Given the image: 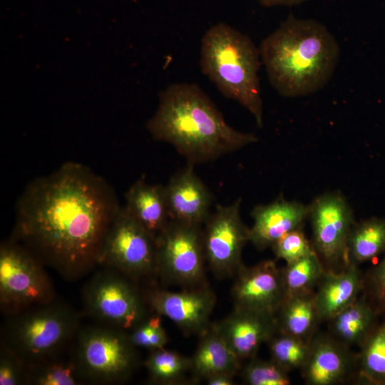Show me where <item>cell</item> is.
Listing matches in <instances>:
<instances>
[{"mask_svg":"<svg viewBox=\"0 0 385 385\" xmlns=\"http://www.w3.org/2000/svg\"><path fill=\"white\" fill-rule=\"evenodd\" d=\"M138 285L123 274L103 267L83 289L86 314L99 324L129 332L151 313Z\"/></svg>","mask_w":385,"mask_h":385,"instance_id":"cell-8","label":"cell"},{"mask_svg":"<svg viewBox=\"0 0 385 385\" xmlns=\"http://www.w3.org/2000/svg\"><path fill=\"white\" fill-rule=\"evenodd\" d=\"M241 376L248 385H288L291 384L289 371L274 360L252 358L241 368Z\"/></svg>","mask_w":385,"mask_h":385,"instance_id":"cell-30","label":"cell"},{"mask_svg":"<svg viewBox=\"0 0 385 385\" xmlns=\"http://www.w3.org/2000/svg\"><path fill=\"white\" fill-rule=\"evenodd\" d=\"M275 318L278 331L310 342L321 322L314 291L285 297Z\"/></svg>","mask_w":385,"mask_h":385,"instance_id":"cell-23","label":"cell"},{"mask_svg":"<svg viewBox=\"0 0 385 385\" xmlns=\"http://www.w3.org/2000/svg\"><path fill=\"white\" fill-rule=\"evenodd\" d=\"M1 342L27 364L66 351L81 328V317L56 299L6 317Z\"/></svg>","mask_w":385,"mask_h":385,"instance_id":"cell-5","label":"cell"},{"mask_svg":"<svg viewBox=\"0 0 385 385\" xmlns=\"http://www.w3.org/2000/svg\"><path fill=\"white\" fill-rule=\"evenodd\" d=\"M356 354L331 335L316 334L310 342L302 376L309 385H334L354 378Z\"/></svg>","mask_w":385,"mask_h":385,"instance_id":"cell-15","label":"cell"},{"mask_svg":"<svg viewBox=\"0 0 385 385\" xmlns=\"http://www.w3.org/2000/svg\"><path fill=\"white\" fill-rule=\"evenodd\" d=\"M144 366L149 381L155 384H181L191 374L190 358L165 348L150 351Z\"/></svg>","mask_w":385,"mask_h":385,"instance_id":"cell-27","label":"cell"},{"mask_svg":"<svg viewBox=\"0 0 385 385\" xmlns=\"http://www.w3.org/2000/svg\"><path fill=\"white\" fill-rule=\"evenodd\" d=\"M379 317L362 293L328 321L330 335L349 347L360 346L378 324Z\"/></svg>","mask_w":385,"mask_h":385,"instance_id":"cell-22","label":"cell"},{"mask_svg":"<svg viewBox=\"0 0 385 385\" xmlns=\"http://www.w3.org/2000/svg\"><path fill=\"white\" fill-rule=\"evenodd\" d=\"M359 348L355 381L385 385V320L378 322Z\"/></svg>","mask_w":385,"mask_h":385,"instance_id":"cell-26","label":"cell"},{"mask_svg":"<svg viewBox=\"0 0 385 385\" xmlns=\"http://www.w3.org/2000/svg\"><path fill=\"white\" fill-rule=\"evenodd\" d=\"M147 128L155 140L172 145L193 165L258 140L254 133L228 125L201 88L189 83L171 84L160 93L157 111Z\"/></svg>","mask_w":385,"mask_h":385,"instance_id":"cell-2","label":"cell"},{"mask_svg":"<svg viewBox=\"0 0 385 385\" xmlns=\"http://www.w3.org/2000/svg\"><path fill=\"white\" fill-rule=\"evenodd\" d=\"M125 211L155 238L170 220L165 186L141 178L125 195Z\"/></svg>","mask_w":385,"mask_h":385,"instance_id":"cell-20","label":"cell"},{"mask_svg":"<svg viewBox=\"0 0 385 385\" xmlns=\"http://www.w3.org/2000/svg\"><path fill=\"white\" fill-rule=\"evenodd\" d=\"M270 83L285 98L314 93L332 79L340 47L327 26L292 13L259 47Z\"/></svg>","mask_w":385,"mask_h":385,"instance_id":"cell-3","label":"cell"},{"mask_svg":"<svg viewBox=\"0 0 385 385\" xmlns=\"http://www.w3.org/2000/svg\"><path fill=\"white\" fill-rule=\"evenodd\" d=\"M362 293L379 316L385 315V255L364 277Z\"/></svg>","mask_w":385,"mask_h":385,"instance_id":"cell-34","label":"cell"},{"mask_svg":"<svg viewBox=\"0 0 385 385\" xmlns=\"http://www.w3.org/2000/svg\"><path fill=\"white\" fill-rule=\"evenodd\" d=\"M326 268L316 251L282 269L285 297L314 291Z\"/></svg>","mask_w":385,"mask_h":385,"instance_id":"cell-28","label":"cell"},{"mask_svg":"<svg viewBox=\"0 0 385 385\" xmlns=\"http://www.w3.org/2000/svg\"><path fill=\"white\" fill-rule=\"evenodd\" d=\"M364 277L359 266L348 264L339 271L326 269L315 293L321 321H329L362 293Z\"/></svg>","mask_w":385,"mask_h":385,"instance_id":"cell-19","label":"cell"},{"mask_svg":"<svg viewBox=\"0 0 385 385\" xmlns=\"http://www.w3.org/2000/svg\"><path fill=\"white\" fill-rule=\"evenodd\" d=\"M267 344L271 359L289 372L302 369L310 348V342L278 330Z\"/></svg>","mask_w":385,"mask_h":385,"instance_id":"cell-29","label":"cell"},{"mask_svg":"<svg viewBox=\"0 0 385 385\" xmlns=\"http://www.w3.org/2000/svg\"><path fill=\"white\" fill-rule=\"evenodd\" d=\"M161 318L159 314L151 312L128 332L133 344L137 348H144L150 351L165 348L168 342V337L163 327Z\"/></svg>","mask_w":385,"mask_h":385,"instance_id":"cell-31","label":"cell"},{"mask_svg":"<svg viewBox=\"0 0 385 385\" xmlns=\"http://www.w3.org/2000/svg\"><path fill=\"white\" fill-rule=\"evenodd\" d=\"M215 324L241 361L255 357L260 346L277 332L275 317L237 308Z\"/></svg>","mask_w":385,"mask_h":385,"instance_id":"cell-17","label":"cell"},{"mask_svg":"<svg viewBox=\"0 0 385 385\" xmlns=\"http://www.w3.org/2000/svg\"><path fill=\"white\" fill-rule=\"evenodd\" d=\"M98 266L115 270L138 284L157 278L156 238L123 207L107 232Z\"/></svg>","mask_w":385,"mask_h":385,"instance_id":"cell-10","label":"cell"},{"mask_svg":"<svg viewBox=\"0 0 385 385\" xmlns=\"http://www.w3.org/2000/svg\"><path fill=\"white\" fill-rule=\"evenodd\" d=\"M197 347L190 357L191 374L195 380L229 374L235 376L241 370V361L230 348L217 329L211 324L200 336Z\"/></svg>","mask_w":385,"mask_h":385,"instance_id":"cell-21","label":"cell"},{"mask_svg":"<svg viewBox=\"0 0 385 385\" xmlns=\"http://www.w3.org/2000/svg\"><path fill=\"white\" fill-rule=\"evenodd\" d=\"M241 202L237 198L229 205H217L204 223L206 265L219 279L234 277L243 265L242 254L250 241V228L242 220Z\"/></svg>","mask_w":385,"mask_h":385,"instance_id":"cell-11","label":"cell"},{"mask_svg":"<svg viewBox=\"0 0 385 385\" xmlns=\"http://www.w3.org/2000/svg\"><path fill=\"white\" fill-rule=\"evenodd\" d=\"M385 252V219L371 217L353 225L347 241L348 264L359 265Z\"/></svg>","mask_w":385,"mask_h":385,"instance_id":"cell-24","label":"cell"},{"mask_svg":"<svg viewBox=\"0 0 385 385\" xmlns=\"http://www.w3.org/2000/svg\"><path fill=\"white\" fill-rule=\"evenodd\" d=\"M309 0H258L260 4L264 7L274 6H292L301 4Z\"/></svg>","mask_w":385,"mask_h":385,"instance_id":"cell-35","label":"cell"},{"mask_svg":"<svg viewBox=\"0 0 385 385\" xmlns=\"http://www.w3.org/2000/svg\"><path fill=\"white\" fill-rule=\"evenodd\" d=\"M309 205L313 247L323 264L347 265V241L354 220L346 199L338 192L326 193Z\"/></svg>","mask_w":385,"mask_h":385,"instance_id":"cell-13","label":"cell"},{"mask_svg":"<svg viewBox=\"0 0 385 385\" xmlns=\"http://www.w3.org/2000/svg\"><path fill=\"white\" fill-rule=\"evenodd\" d=\"M202 226L170 220L156 237V276L182 288L207 284Z\"/></svg>","mask_w":385,"mask_h":385,"instance_id":"cell-9","label":"cell"},{"mask_svg":"<svg viewBox=\"0 0 385 385\" xmlns=\"http://www.w3.org/2000/svg\"><path fill=\"white\" fill-rule=\"evenodd\" d=\"M120 208L107 181L84 165L67 162L26 185L11 238L65 280H78L98 266Z\"/></svg>","mask_w":385,"mask_h":385,"instance_id":"cell-1","label":"cell"},{"mask_svg":"<svg viewBox=\"0 0 385 385\" xmlns=\"http://www.w3.org/2000/svg\"><path fill=\"white\" fill-rule=\"evenodd\" d=\"M153 313L171 320L185 335H199L211 325L217 299L207 284L173 292L150 285L143 292Z\"/></svg>","mask_w":385,"mask_h":385,"instance_id":"cell-12","label":"cell"},{"mask_svg":"<svg viewBox=\"0 0 385 385\" xmlns=\"http://www.w3.org/2000/svg\"><path fill=\"white\" fill-rule=\"evenodd\" d=\"M231 289L233 308L275 317L285 298L282 269L267 260L244 265L234 277Z\"/></svg>","mask_w":385,"mask_h":385,"instance_id":"cell-14","label":"cell"},{"mask_svg":"<svg viewBox=\"0 0 385 385\" xmlns=\"http://www.w3.org/2000/svg\"><path fill=\"white\" fill-rule=\"evenodd\" d=\"M234 376L229 374H220L209 377L205 381L209 385H232Z\"/></svg>","mask_w":385,"mask_h":385,"instance_id":"cell-36","label":"cell"},{"mask_svg":"<svg viewBox=\"0 0 385 385\" xmlns=\"http://www.w3.org/2000/svg\"><path fill=\"white\" fill-rule=\"evenodd\" d=\"M27 363L4 343H0V385H26Z\"/></svg>","mask_w":385,"mask_h":385,"instance_id":"cell-33","label":"cell"},{"mask_svg":"<svg viewBox=\"0 0 385 385\" xmlns=\"http://www.w3.org/2000/svg\"><path fill=\"white\" fill-rule=\"evenodd\" d=\"M277 259L289 264L315 251L302 229L293 230L278 240L272 247Z\"/></svg>","mask_w":385,"mask_h":385,"instance_id":"cell-32","label":"cell"},{"mask_svg":"<svg viewBox=\"0 0 385 385\" xmlns=\"http://www.w3.org/2000/svg\"><path fill=\"white\" fill-rule=\"evenodd\" d=\"M72 351L85 383H123L140 364L128 332L99 323L80 328Z\"/></svg>","mask_w":385,"mask_h":385,"instance_id":"cell-6","label":"cell"},{"mask_svg":"<svg viewBox=\"0 0 385 385\" xmlns=\"http://www.w3.org/2000/svg\"><path fill=\"white\" fill-rule=\"evenodd\" d=\"M165 192L172 220L202 226L210 215L212 195L197 175L193 165L171 177Z\"/></svg>","mask_w":385,"mask_h":385,"instance_id":"cell-16","label":"cell"},{"mask_svg":"<svg viewBox=\"0 0 385 385\" xmlns=\"http://www.w3.org/2000/svg\"><path fill=\"white\" fill-rule=\"evenodd\" d=\"M309 212L310 205L282 197L258 205L252 212L253 225L250 228V242L260 250L272 247L286 234L301 228Z\"/></svg>","mask_w":385,"mask_h":385,"instance_id":"cell-18","label":"cell"},{"mask_svg":"<svg viewBox=\"0 0 385 385\" xmlns=\"http://www.w3.org/2000/svg\"><path fill=\"white\" fill-rule=\"evenodd\" d=\"M45 265L9 238L0 246V309L6 317L56 299Z\"/></svg>","mask_w":385,"mask_h":385,"instance_id":"cell-7","label":"cell"},{"mask_svg":"<svg viewBox=\"0 0 385 385\" xmlns=\"http://www.w3.org/2000/svg\"><path fill=\"white\" fill-rule=\"evenodd\" d=\"M260 49L247 35L224 22L210 26L201 40L202 73L225 97L234 100L263 125V103L258 72Z\"/></svg>","mask_w":385,"mask_h":385,"instance_id":"cell-4","label":"cell"},{"mask_svg":"<svg viewBox=\"0 0 385 385\" xmlns=\"http://www.w3.org/2000/svg\"><path fill=\"white\" fill-rule=\"evenodd\" d=\"M65 351L27 364L26 385H81L80 375L73 351Z\"/></svg>","mask_w":385,"mask_h":385,"instance_id":"cell-25","label":"cell"}]
</instances>
